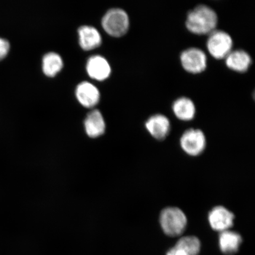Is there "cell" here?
I'll return each mask as SVG.
<instances>
[{
    "label": "cell",
    "mask_w": 255,
    "mask_h": 255,
    "mask_svg": "<svg viewBox=\"0 0 255 255\" xmlns=\"http://www.w3.org/2000/svg\"><path fill=\"white\" fill-rule=\"evenodd\" d=\"M218 23V15L214 9L206 5L200 4L187 14L186 25L191 33L209 34L216 30Z\"/></svg>",
    "instance_id": "6da1fadb"
},
{
    "label": "cell",
    "mask_w": 255,
    "mask_h": 255,
    "mask_svg": "<svg viewBox=\"0 0 255 255\" xmlns=\"http://www.w3.org/2000/svg\"><path fill=\"white\" fill-rule=\"evenodd\" d=\"M159 222L162 231L169 237L182 235L187 226V218L184 212L178 207L170 206L161 210Z\"/></svg>",
    "instance_id": "7a4b0ae2"
},
{
    "label": "cell",
    "mask_w": 255,
    "mask_h": 255,
    "mask_svg": "<svg viewBox=\"0 0 255 255\" xmlns=\"http://www.w3.org/2000/svg\"><path fill=\"white\" fill-rule=\"evenodd\" d=\"M102 25L105 31L111 36H123L128 30V15L123 9H111L104 16Z\"/></svg>",
    "instance_id": "3957f363"
},
{
    "label": "cell",
    "mask_w": 255,
    "mask_h": 255,
    "mask_svg": "<svg viewBox=\"0 0 255 255\" xmlns=\"http://www.w3.org/2000/svg\"><path fill=\"white\" fill-rule=\"evenodd\" d=\"M180 144L181 149L187 155L197 157L202 154L206 148L205 133L200 129H188L181 136Z\"/></svg>",
    "instance_id": "277c9868"
},
{
    "label": "cell",
    "mask_w": 255,
    "mask_h": 255,
    "mask_svg": "<svg viewBox=\"0 0 255 255\" xmlns=\"http://www.w3.org/2000/svg\"><path fill=\"white\" fill-rule=\"evenodd\" d=\"M206 45L210 55L215 58H225L232 50L233 40L227 32L216 29L209 34Z\"/></svg>",
    "instance_id": "5b68a950"
},
{
    "label": "cell",
    "mask_w": 255,
    "mask_h": 255,
    "mask_svg": "<svg viewBox=\"0 0 255 255\" xmlns=\"http://www.w3.org/2000/svg\"><path fill=\"white\" fill-rule=\"evenodd\" d=\"M180 60L183 68L190 73L202 72L207 67L206 53L197 47H189L183 50L180 55Z\"/></svg>",
    "instance_id": "8992f818"
},
{
    "label": "cell",
    "mask_w": 255,
    "mask_h": 255,
    "mask_svg": "<svg viewBox=\"0 0 255 255\" xmlns=\"http://www.w3.org/2000/svg\"><path fill=\"white\" fill-rule=\"evenodd\" d=\"M235 216L223 206H216L210 210L208 221L213 231L221 233L230 230L234 225Z\"/></svg>",
    "instance_id": "52a82bcc"
},
{
    "label": "cell",
    "mask_w": 255,
    "mask_h": 255,
    "mask_svg": "<svg viewBox=\"0 0 255 255\" xmlns=\"http://www.w3.org/2000/svg\"><path fill=\"white\" fill-rule=\"evenodd\" d=\"M146 130L158 141L167 138L171 130V123L168 118L161 114H156L149 117L145 123Z\"/></svg>",
    "instance_id": "ba28073f"
},
{
    "label": "cell",
    "mask_w": 255,
    "mask_h": 255,
    "mask_svg": "<svg viewBox=\"0 0 255 255\" xmlns=\"http://www.w3.org/2000/svg\"><path fill=\"white\" fill-rule=\"evenodd\" d=\"M200 250L199 239L194 236H186L181 238L166 255H199Z\"/></svg>",
    "instance_id": "9c48e42d"
},
{
    "label": "cell",
    "mask_w": 255,
    "mask_h": 255,
    "mask_svg": "<svg viewBox=\"0 0 255 255\" xmlns=\"http://www.w3.org/2000/svg\"><path fill=\"white\" fill-rule=\"evenodd\" d=\"M76 96L79 103L86 108H92L100 100V93L97 87L88 82H82L76 90Z\"/></svg>",
    "instance_id": "30bf717a"
},
{
    "label": "cell",
    "mask_w": 255,
    "mask_h": 255,
    "mask_svg": "<svg viewBox=\"0 0 255 255\" xmlns=\"http://www.w3.org/2000/svg\"><path fill=\"white\" fill-rule=\"evenodd\" d=\"M243 239L239 233L231 230L220 233L219 245L220 250L226 255H234L240 249Z\"/></svg>",
    "instance_id": "8fae6325"
},
{
    "label": "cell",
    "mask_w": 255,
    "mask_h": 255,
    "mask_svg": "<svg viewBox=\"0 0 255 255\" xmlns=\"http://www.w3.org/2000/svg\"><path fill=\"white\" fill-rule=\"evenodd\" d=\"M87 70L90 77L100 81L109 77L111 72L110 64L100 56H92L89 59Z\"/></svg>",
    "instance_id": "7c38bea8"
},
{
    "label": "cell",
    "mask_w": 255,
    "mask_h": 255,
    "mask_svg": "<svg viewBox=\"0 0 255 255\" xmlns=\"http://www.w3.org/2000/svg\"><path fill=\"white\" fill-rule=\"evenodd\" d=\"M226 66L233 71L243 72L250 68L252 58L250 54L242 49L232 50L225 57Z\"/></svg>",
    "instance_id": "4fadbf2b"
},
{
    "label": "cell",
    "mask_w": 255,
    "mask_h": 255,
    "mask_svg": "<svg viewBox=\"0 0 255 255\" xmlns=\"http://www.w3.org/2000/svg\"><path fill=\"white\" fill-rule=\"evenodd\" d=\"M79 44L83 49L91 50L101 45L102 38L95 27L84 25L79 28Z\"/></svg>",
    "instance_id": "5bb4252c"
},
{
    "label": "cell",
    "mask_w": 255,
    "mask_h": 255,
    "mask_svg": "<svg viewBox=\"0 0 255 255\" xmlns=\"http://www.w3.org/2000/svg\"><path fill=\"white\" fill-rule=\"evenodd\" d=\"M172 109L175 116L180 120L190 121L195 116V104L189 98L182 97L177 98L174 102Z\"/></svg>",
    "instance_id": "9a60e30c"
},
{
    "label": "cell",
    "mask_w": 255,
    "mask_h": 255,
    "mask_svg": "<svg viewBox=\"0 0 255 255\" xmlns=\"http://www.w3.org/2000/svg\"><path fill=\"white\" fill-rule=\"evenodd\" d=\"M86 132L91 138L103 135L105 130V123L100 111L94 110L89 113L85 121Z\"/></svg>",
    "instance_id": "2e32d148"
},
{
    "label": "cell",
    "mask_w": 255,
    "mask_h": 255,
    "mask_svg": "<svg viewBox=\"0 0 255 255\" xmlns=\"http://www.w3.org/2000/svg\"><path fill=\"white\" fill-rule=\"evenodd\" d=\"M63 66L62 57L54 52L47 53L43 59V71L47 76L54 77L61 71Z\"/></svg>",
    "instance_id": "e0dca14e"
},
{
    "label": "cell",
    "mask_w": 255,
    "mask_h": 255,
    "mask_svg": "<svg viewBox=\"0 0 255 255\" xmlns=\"http://www.w3.org/2000/svg\"><path fill=\"white\" fill-rule=\"evenodd\" d=\"M9 49H10V44H9V41L0 37V60L4 59L7 56Z\"/></svg>",
    "instance_id": "ac0fdd59"
}]
</instances>
